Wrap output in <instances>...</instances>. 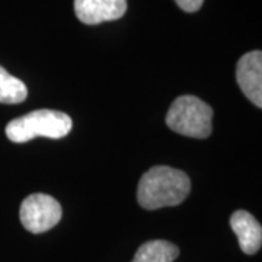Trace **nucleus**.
Returning <instances> with one entry per match:
<instances>
[{
  "label": "nucleus",
  "mask_w": 262,
  "mask_h": 262,
  "mask_svg": "<svg viewBox=\"0 0 262 262\" xmlns=\"http://www.w3.org/2000/svg\"><path fill=\"white\" fill-rule=\"evenodd\" d=\"M73 127L67 114L54 110H37L15 118L6 125V136L13 143H27L35 137L63 139Z\"/></svg>",
  "instance_id": "nucleus-2"
},
{
  "label": "nucleus",
  "mask_w": 262,
  "mask_h": 262,
  "mask_svg": "<svg viewBox=\"0 0 262 262\" xmlns=\"http://www.w3.org/2000/svg\"><path fill=\"white\" fill-rule=\"evenodd\" d=\"M127 0H75V13L86 25H98L124 16Z\"/></svg>",
  "instance_id": "nucleus-6"
},
{
  "label": "nucleus",
  "mask_w": 262,
  "mask_h": 262,
  "mask_svg": "<svg viewBox=\"0 0 262 262\" xmlns=\"http://www.w3.org/2000/svg\"><path fill=\"white\" fill-rule=\"evenodd\" d=\"M61 206L56 198L47 194H32L27 196L19 210L22 226L31 233H44L61 220Z\"/></svg>",
  "instance_id": "nucleus-4"
},
{
  "label": "nucleus",
  "mask_w": 262,
  "mask_h": 262,
  "mask_svg": "<svg viewBox=\"0 0 262 262\" xmlns=\"http://www.w3.org/2000/svg\"><path fill=\"white\" fill-rule=\"evenodd\" d=\"M28 96V89L22 80L9 75L0 66V103H20Z\"/></svg>",
  "instance_id": "nucleus-9"
},
{
  "label": "nucleus",
  "mask_w": 262,
  "mask_h": 262,
  "mask_svg": "<svg viewBox=\"0 0 262 262\" xmlns=\"http://www.w3.org/2000/svg\"><path fill=\"white\" fill-rule=\"evenodd\" d=\"M191 191V181L185 172L170 166L149 169L139 182L137 201L146 210L181 204Z\"/></svg>",
  "instance_id": "nucleus-1"
},
{
  "label": "nucleus",
  "mask_w": 262,
  "mask_h": 262,
  "mask_svg": "<svg viewBox=\"0 0 262 262\" xmlns=\"http://www.w3.org/2000/svg\"><path fill=\"white\" fill-rule=\"evenodd\" d=\"M236 80L244 95L258 108H262V53L251 51L239 58Z\"/></svg>",
  "instance_id": "nucleus-5"
},
{
  "label": "nucleus",
  "mask_w": 262,
  "mask_h": 262,
  "mask_svg": "<svg viewBox=\"0 0 262 262\" xmlns=\"http://www.w3.org/2000/svg\"><path fill=\"white\" fill-rule=\"evenodd\" d=\"M181 9L188 13H194L196 10L201 9L204 0H175Z\"/></svg>",
  "instance_id": "nucleus-10"
},
{
  "label": "nucleus",
  "mask_w": 262,
  "mask_h": 262,
  "mask_svg": "<svg viewBox=\"0 0 262 262\" xmlns=\"http://www.w3.org/2000/svg\"><path fill=\"white\" fill-rule=\"evenodd\" d=\"M230 227L237 236L239 246L246 255H255L261 249L262 227L261 223L251 213L245 210L234 211L230 217Z\"/></svg>",
  "instance_id": "nucleus-7"
},
{
  "label": "nucleus",
  "mask_w": 262,
  "mask_h": 262,
  "mask_svg": "<svg viewBox=\"0 0 262 262\" xmlns=\"http://www.w3.org/2000/svg\"><path fill=\"white\" fill-rule=\"evenodd\" d=\"M211 120V106L194 95L177 98L166 114V125L170 130L192 139H207L213 131Z\"/></svg>",
  "instance_id": "nucleus-3"
},
{
  "label": "nucleus",
  "mask_w": 262,
  "mask_h": 262,
  "mask_svg": "<svg viewBox=\"0 0 262 262\" xmlns=\"http://www.w3.org/2000/svg\"><path fill=\"white\" fill-rule=\"evenodd\" d=\"M178 256L177 245L158 239L141 245L131 262H175Z\"/></svg>",
  "instance_id": "nucleus-8"
}]
</instances>
